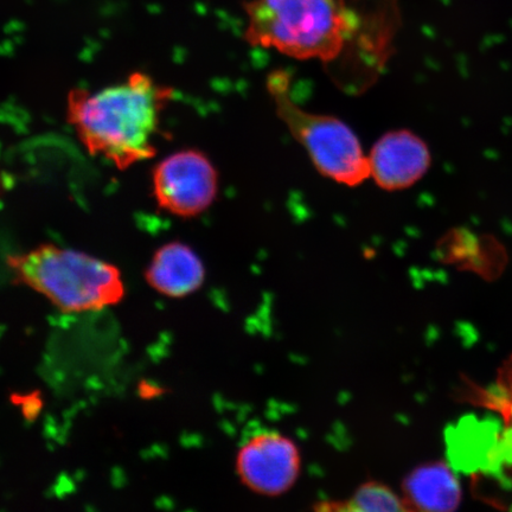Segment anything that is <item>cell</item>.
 <instances>
[{
    "mask_svg": "<svg viewBox=\"0 0 512 512\" xmlns=\"http://www.w3.org/2000/svg\"><path fill=\"white\" fill-rule=\"evenodd\" d=\"M172 96L174 91L152 76L133 73L99 91L73 89L67 117L88 152L125 170L156 155Z\"/></svg>",
    "mask_w": 512,
    "mask_h": 512,
    "instance_id": "obj_1",
    "label": "cell"
},
{
    "mask_svg": "<svg viewBox=\"0 0 512 512\" xmlns=\"http://www.w3.org/2000/svg\"><path fill=\"white\" fill-rule=\"evenodd\" d=\"M243 9L248 44L325 66L348 53L360 22L347 0H249Z\"/></svg>",
    "mask_w": 512,
    "mask_h": 512,
    "instance_id": "obj_2",
    "label": "cell"
},
{
    "mask_svg": "<svg viewBox=\"0 0 512 512\" xmlns=\"http://www.w3.org/2000/svg\"><path fill=\"white\" fill-rule=\"evenodd\" d=\"M8 265L17 283L42 294L63 312L101 310L125 297L118 267L74 249L46 243L10 255Z\"/></svg>",
    "mask_w": 512,
    "mask_h": 512,
    "instance_id": "obj_3",
    "label": "cell"
},
{
    "mask_svg": "<svg viewBox=\"0 0 512 512\" xmlns=\"http://www.w3.org/2000/svg\"><path fill=\"white\" fill-rule=\"evenodd\" d=\"M266 89L277 117L320 174L351 188L370 178L368 156L356 133L341 119L306 111L293 101L287 72L274 70L267 76Z\"/></svg>",
    "mask_w": 512,
    "mask_h": 512,
    "instance_id": "obj_4",
    "label": "cell"
},
{
    "mask_svg": "<svg viewBox=\"0 0 512 512\" xmlns=\"http://www.w3.org/2000/svg\"><path fill=\"white\" fill-rule=\"evenodd\" d=\"M152 192L159 208L191 219L213 206L219 192V175L206 153L178 151L153 169Z\"/></svg>",
    "mask_w": 512,
    "mask_h": 512,
    "instance_id": "obj_5",
    "label": "cell"
},
{
    "mask_svg": "<svg viewBox=\"0 0 512 512\" xmlns=\"http://www.w3.org/2000/svg\"><path fill=\"white\" fill-rule=\"evenodd\" d=\"M302 452L284 433L262 428L243 440L236 454L235 469L249 491L278 497L290 491L302 473Z\"/></svg>",
    "mask_w": 512,
    "mask_h": 512,
    "instance_id": "obj_6",
    "label": "cell"
},
{
    "mask_svg": "<svg viewBox=\"0 0 512 512\" xmlns=\"http://www.w3.org/2000/svg\"><path fill=\"white\" fill-rule=\"evenodd\" d=\"M370 178L386 191L412 188L430 170L432 155L425 140L409 130H395L377 140L369 156Z\"/></svg>",
    "mask_w": 512,
    "mask_h": 512,
    "instance_id": "obj_7",
    "label": "cell"
},
{
    "mask_svg": "<svg viewBox=\"0 0 512 512\" xmlns=\"http://www.w3.org/2000/svg\"><path fill=\"white\" fill-rule=\"evenodd\" d=\"M206 275L200 256L181 241H172L158 248L145 272L147 283L153 290L178 299L200 290Z\"/></svg>",
    "mask_w": 512,
    "mask_h": 512,
    "instance_id": "obj_8",
    "label": "cell"
},
{
    "mask_svg": "<svg viewBox=\"0 0 512 512\" xmlns=\"http://www.w3.org/2000/svg\"><path fill=\"white\" fill-rule=\"evenodd\" d=\"M402 498L408 511H454L462 502L459 480L445 463L416 467L403 480Z\"/></svg>",
    "mask_w": 512,
    "mask_h": 512,
    "instance_id": "obj_9",
    "label": "cell"
},
{
    "mask_svg": "<svg viewBox=\"0 0 512 512\" xmlns=\"http://www.w3.org/2000/svg\"><path fill=\"white\" fill-rule=\"evenodd\" d=\"M470 401L488 408L503 420V431L497 439L498 456L512 465V355L499 368L494 383L486 389H471Z\"/></svg>",
    "mask_w": 512,
    "mask_h": 512,
    "instance_id": "obj_10",
    "label": "cell"
},
{
    "mask_svg": "<svg viewBox=\"0 0 512 512\" xmlns=\"http://www.w3.org/2000/svg\"><path fill=\"white\" fill-rule=\"evenodd\" d=\"M328 508L323 510L352 512H392L408 511L401 495L387 484L368 480L355 490L347 501L324 503Z\"/></svg>",
    "mask_w": 512,
    "mask_h": 512,
    "instance_id": "obj_11",
    "label": "cell"
}]
</instances>
